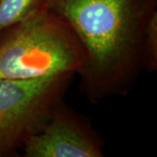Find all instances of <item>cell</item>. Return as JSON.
<instances>
[{
	"label": "cell",
	"mask_w": 157,
	"mask_h": 157,
	"mask_svg": "<svg viewBox=\"0 0 157 157\" xmlns=\"http://www.w3.org/2000/svg\"><path fill=\"white\" fill-rule=\"evenodd\" d=\"M52 11L85 52L79 87L91 104L127 96L143 71L142 48L157 0H55Z\"/></svg>",
	"instance_id": "1"
},
{
	"label": "cell",
	"mask_w": 157,
	"mask_h": 157,
	"mask_svg": "<svg viewBox=\"0 0 157 157\" xmlns=\"http://www.w3.org/2000/svg\"><path fill=\"white\" fill-rule=\"evenodd\" d=\"M85 52L73 29L52 10L0 30V79L78 74Z\"/></svg>",
	"instance_id": "2"
},
{
	"label": "cell",
	"mask_w": 157,
	"mask_h": 157,
	"mask_svg": "<svg viewBox=\"0 0 157 157\" xmlns=\"http://www.w3.org/2000/svg\"><path fill=\"white\" fill-rule=\"evenodd\" d=\"M76 73L0 79V157L16 156L64 101Z\"/></svg>",
	"instance_id": "3"
},
{
	"label": "cell",
	"mask_w": 157,
	"mask_h": 157,
	"mask_svg": "<svg viewBox=\"0 0 157 157\" xmlns=\"http://www.w3.org/2000/svg\"><path fill=\"white\" fill-rule=\"evenodd\" d=\"M104 139L90 118L62 101L23 147L25 157H103Z\"/></svg>",
	"instance_id": "4"
},
{
	"label": "cell",
	"mask_w": 157,
	"mask_h": 157,
	"mask_svg": "<svg viewBox=\"0 0 157 157\" xmlns=\"http://www.w3.org/2000/svg\"><path fill=\"white\" fill-rule=\"evenodd\" d=\"M55 0H0V30L42 11L52 10Z\"/></svg>",
	"instance_id": "5"
},
{
	"label": "cell",
	"mask_w": 157,
	"mask_h": 157,
	"mask_svg": "<svg viewBox=\"0 0 157 157\" xmlns=\"http://www.w3.org/2000/svg\"><path fill=\"white\" fill-rule=\"evenodd\" d=\"M143 70L155 72L157 70V13L150 19L147 29L142 48Z\"/></svg>",
	"instance_id": "6"
}]
</instances>
